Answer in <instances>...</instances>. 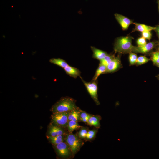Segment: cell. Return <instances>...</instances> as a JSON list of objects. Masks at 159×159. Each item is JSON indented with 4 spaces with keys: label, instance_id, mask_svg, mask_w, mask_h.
I'll return each mask as SVG.
<instances>
[{
    "label": "cell",
    "instance_id": "cell-30",
    "mask_svg": "<svg viewBox=\"0 0 159 159\" xmlns=\"http://www.w3.org/2000/svg\"><path fill=\"white\" fill-rule=\"evenodd\" d=\"M154 30L156 32L157 36L159 39V25L155 27Z\"/></svg>",
    "mask_w": 159,
    "mask_h": 159
},
{
    "label": "cell",
    "instance_id": "cell-7",
    "mask_svg": "<svg viewBox=\"0 0 159 159\" xmlns=\"http://www.w3.org/2000/svg\"><path fill=\"white\" fill-rule=\"evenodd\" d=\"M121 54L118 53L107 66L104 74L112 73L116 72L122 67L121 61Z\"/></svg>",
    "mask_w": 159,
    "mask_h": 159
},
{
    "label": "cell",
    "instance_id": "cell-3",
    "mask_svg": "<svg viewBox=\"0 0 159 159\" xmlns=\"http://www.w3.org/2000/svg\"><path fill=\"white\" fill-rule=\"evenodd\" d=\"M65 141L70 147L74 156L84 144L78 134H73L72 132H69L66 134Z\"/></svg>",
    "mask_w": 159,
    "mask_h": 159
},
{
    "label": "cell",
    "instance_id": "cell-25",
    "mask_svg": "<svg viewBox=\"0 0 159 159\" xmlns=\"http://www.w3.org/2000/svg\"><path fill=\"white\" fill-rule=\"evenodd\" d=\"M88 130V128L87 127H82L81 128L77 134L81 139H85Z\"/></svg>",
    "mask_w": 159,
    "mask_h": 159
},
{
    "label": "cell",
    "instance_id": "cell-23",
    "mask_svg": "<svg viewBox=\"0 0 159 159\" xmlns=\"http://www.w3.org/2000/svg\"><path fill=\"white\" fill-rule=\"evenodd\" d=\"M150 60L145 56H140L138 57L135 65L137 66L146 63Z\"/></svg>",
    "mask_w": 159,
    "mask_h": 159
},
{
    "label": "cell",
    "instance_id": "cell-27",
    "mask_svg": "<svg viewBox=\"0 0 159 159\" xmlns=\"http://www.w3.org/2000/svg\"><path fill=\"white\" fill-rule=\"evenodd\" d=\"M142 37L150 40L152 37V34L150 31H146L142 32Z\"/></svg>",
    "mask_w": 159,
    "mask_h": 159
},
{
    "label": "cell",
    "instance_id": "cell-11",
    "mask_svg": "<svg viewBox=\"0 0 159 159\" xmlns=\"http://www.w3.org/2000/svg\"><path fill=\"white\" fill-rule=\"evenodd\" d=\"M91 49L93 52L92 57L99 61L104 58L108 54L106 52L99 49L93 46H91Z\"/></svg>",
    "mask_w": 159,
    "mask_h": 159
},
{
    "label": "cell",
    "instance_id": "cell-9",
    "mask_svg": "<svg viewBox=\"0 0 159 159\" xmlns=\"http://www.w3.org/2000/svg\"><path fill=\"white\" fill-rule=\"evenodd\" d=\"M114 15L123 30H127L130 25L133 23L132 21L121 14L116 13Z\"/></svg>",
    "mask_w": 159,
    "mask_h": 159
},
{
    "label": "cell",
    "instance_id": "cell-32",
    "mask_svg": "<svg viewBox=\"0 0 159 159\" xmlns=\"http://www.w3.org/2000/svg\"><path fill=\"white\" fill-rule=\"evenodd\" d=\"M156 77L159 80V74L157 75L156 76Z\"/></svg>",
    "mask_w": 159,
    "mask_h": 159
},
{
    "label": "cell",
    "instance_id": "cell-1",
    "mask_svg": "<svg viewBox=\"0 0 159 159\" xmlns=\"http://www.w3.org/2000/svg\"><path fill=\"white\" fill-rule=\"evenodd\" d=\"M76 100L68 97H63L51 107L52 112H69L77 108Z\"/></svg>",
    "mask_w": 159,
    "mask_h": 159
},
{
    "label": "cell",
    "instance_id": "cell-19",
    "mask_svg": "<svg viewBox=\"0 0 159 159\" xmlns=\"http://www.w3.org/2000/svg\"><path fill=\"white\" fill-rule=\"evenodd\" d=\"M78 122L72 120L68 121L67 129L69 132H72L74 130L81 128L82 127L79 125Z\"/></svg>",
    "mask_w": 159,
    "mask_h": 159
},
{
    "label": "cell",
    "instance_id": "cell-18",
    "mask_svg": "<svg viewBox=\"0 0 159 159\" xmlns=\"http://www.w3.org/2000/svg\"><path fill=\"white\" fill-rule=\"evenodd\" d=\"M49 62L64 69L69 65L65 60L59 58H52L49 60Z\"/></svg>",
    "mask_w": 159,
    "mask_h": 159
},
{
    "label": "cell",
    "instance_id": "cell-13",
    "mask_svg": "<svg viewBox=\"0 0 159 159\" xmlns=\"http://www.w3.org/2000/svg\"><path fill=\"white\" fill-rule=\"evenodd\" d=\"M133 24H135V26L132 32L135 31H138L142 32L146 31H150L152 30H154L155 29V27L147 26L144 24L136 23H133Z\"/></svg>",
    "mask_w": 159,
    "mask_h": 159
},
{
    "label": "cell",
    "instance_id": "cell-34",
    "mask_svg": "<svg viewBox=\"0 0 159 159\" xmlns=\"http://www.w3.org/2000/svg\"><path fill=\"white\" fill-rule=\"evenodd\" d=\"M155 66L159 68V64L156 65Z\"/></svg>",
    "mask_w": 159,
    "mask_h": 159
},
{
    "label": "cell",
    "instance_id": "cell-22",
    "mask_svg": "<svg viewBox=\"0 0 159 159\" xmlns=\"http://www.w3.org/2000/svg\"><path fill=\"white\" fill-rule=\"evenodd\" d=\"M98 128L89 130L86 135L85 139L87 140H91L95 137L97 132Z\"/></svg>",
    "mask_w": 159,
    "mask_h": 159
},
{
    "label": "cell",
    "instance_id": "cell-24",
    "mask_svg": "<svg viewBox=\"0 0 159 159\" xmlns=\"http://www.w3.org/2000/svg\"><path fill=\"white\" fill-rule=\"evenodd\" d=\"M137 58V55L135 53L131 52L129 53V65L131 66L135 64Z\"/></svg>",
    "mask_w": 159,
    "mask_h": 159
},
{
    "label": "cell",
    "instance_id": "cell-29",
    "mask_svg": "<svg viewBox=\"0 0 159 159\" xmlns=\"http://www.w3.org/2000/svg\"><path fill=\"white\" fill-rule=\"evenodd\" d=\"M92 115H91L90 116H88V117H86V118H83V119H82L80 120V121H82V122H84L86 123H87V122L88 119H89L90 117Z\"/></svg>",
    "mask_w": 159,
    "mask_h": 159
},
{
    "label": "cell",
    "instance_id": "cell-28",
    "mask_svg": "<svg viewBox=\"0 0 159 159\" xmlns=\"http://www.w3.org/2000/svg\"><path fill=\"white\" fill-rule=\"evenodd\" d=\"M91 115L81 110L79 113L80 121V120L86 118Z\"/></svg>",
    "mask_w": 159,
    "mask_h": 159
},
{
    "label": "cell",
    "instance_id": "cell-15",
    "mask_svg": "<svg viewBox=\"0 0 159 159\" xmlns=\"http://www.w3.org/2000/svg\"><path fill=\"white\" fill-rule=\"evenodd\" d=\"M81 109L78 107L70 112L68 120H73L76 122L80 121L79 113Z\"/></svg>",
    "mask_w": 159,
    "mask_h": 159
},
{
    "label": "cell",
    "instance_id": "cell-2",
    "mask_svg": "<svg viewBox=\"0 0 159 159\" xmlns=\"http://www.w3.org/2000/svg\"><path fill=\"white\" fill-rule=\"evenodd\" d=\"M133 39L130 36L117 38L115 39L114 46L115 53L125 54L132 52L134 47L132 44V40Z\"/></svg>",
    "mask_w": 159,
    "mask_h": 159
},
{
    "label": "cell",
    "instance_id": "cell-12",
    "mask_svg": "<svg viewBox=\"0 0 159 159\" xmlns=\"http://www.w3.org/2000/svg\"><path fill=\"white\" fill-rule=\"evenodd\" d=\"M66 74L69 76L76 78L80 76L81 73L80 71L78 69L68 65L64 68Z\"/></svg>",
    "mask_w": 159,
    "mask_h": 159
},
{
    "label": "cell",
    "instance_id": "cell-26",
    "mask_svg": "<svg viewBox=\"0 0 159 159\" xmlns=\"http://www.w3.org/2000/svg\"><path fill=\"white\" fill-rule=\"evenodd\" d=\"M137 43L138 46L140 47L145 45L147 43L145 39L142 37L138 39L137 41Z\"/></svg>",
    "mask_w": 159,
    "mask_h": 159
},
{
    "label": "cell",
    "instance_id": "cell-33",
    "mask_svg": "<svg viewBox=\"0 0 159 159\" xmlns=\"http://www.w3.org/2000/svg\"><path fill=\"white\" fill-rule=\"evenodd\" d=\"M158 50L159 51V42L158 43Z\"/></svg>",
    "mask_w": 159,
    "mask_h": 159
},
{
    "label": "cell",
    "instance_id": "cell-4",
    "mask_svg": "<svg viewBox=\"0 0 159 159\" xmlns=\"http://www.w3.org/2000/svg\"><path fill=\"white\" fill-rule=\"evenodd\" d=\"M69 112H53L51 116L52 123L63 128H67Z\"/></svg>",
    "mask_w": 159,
    "mask_h": 159
},
{
    "label": "cell",
    "instance_id": "cell-31",
    "mask_svg": "<svg viewBox=\"0 0 159 159\" xmlns=\"http://www.w3.org/2000/svg\"><path fill=\"white\" fill-rule=\"evenodd\" d=\"M157 1L158 4L159 11V0H157Z\"/></svg>",
    "mask_w": 159,
    "mask_h": 159
},
{
    "label": "cell",
    "instance_id": "cell-20",
    "mask_svg": "<svg viewBox=\"0 0 159 159\" xmlns=\"http://www.w3.org/2000/svg\"><path fill=\"white\" fill-rule=\"evenodd\" d=\"M114 54H108L102 59L100 61V64L104 65L107 66L115 57Z\"/></svg>",
    "mask_w": 159,
    "mask_h": 159
},
{
    "label": "cell",
    "instance_id": "cell-17",
    "mask_svg": "<svg viewBox=\"0 0 159 159\" xmlns=\"http://www.w3.org/2000/svg\"><path fill=\"white\" fill-rule=\"evenodd\" d=\"M106 69V66L99 64V66L96 69L95 73L93 76L92 81H96L99 76L101 74H104Z\"/></svg>",
    "mask_w": 159,
    "mask_h": 159
},
{
    "label": "cell",
    "instance_id": "cell-14",
    "mask_svg": "<svg viewBox=\"0 0 159 159\" xmlns=\"http://www.w3.org/2000/svg\"><path fill=\"white\" fill-rule=\"evenodd\" d=\"M101 118V117L99 115H92L88 119L87 124L98 129L100 126V122Z\"/></svg>",
    "mask_w": 159,
    "mask_h": 159
},
{
    "label": "cell",
    "instance_id": "cell-10",
    "mask_svg": "<svg viewBox=\"0 0 159 159\" xmlns=\"http://www.w3.org/2000/svg\"><path fill=\"white\" fill-rule=\"evenodd\" d=\"M63 128L52 124H50L49 127L48 135L55 136L59 135H65L67 133Z\"/></svg>",
    "mask_w": 159,
    "mask_h": 159
},
{
    "label": "cell",
    "instance_id": "cell-6",
    "mask_svg": "<svg viewBox=\"0 0 159 159\" xmlns=\"http://www.w3.org/2000/svg\"><path fill=\"white\" fill-rule=\"evenodd\" d=\"M80 77L86 88L88 92L93 100L96 104L97 105H99L100 103L98 98L97 93L98 87L97 80L95 81H91L90 82H87L83 80L80 76Z\"/></svg>",
    "mask_w": 159,
    "mask_h": 159
},
{
    "label": "cell",
    "instance_id": "cell-21",
    "mask_svg": "<svg viewBox=\"0 0 159 159\" xmlns=\"http://www.w3.org/2000/svg\"><path fill=\"white\" fill-rule=\"evenodd\" d=\"M150 60H151L154 65L159 64V51L152 52L150 54Z\"/></svg>",
    "mask_w": 159,
    "mask_h": 159
},
{
    "label": "cell",
    "instance_id": "cell-8",
    "mask_svg": "<svg viewBox=\"0 0 159 159\" xmlns=\"http://www.w3.org/2000/svg\"><path fill=\"white\" fill-rule=\"evenodd\" d=\"M157 43L154 42H150L145 45L140 47L135 46L132 52L135 53L147 54L150 52L155 47Z\"/></svg>",
    "mask_w": 159,
    "mask_h": 159
},
{
    "label": "cell",
    "instance_id": "cell-5",
    "mask_svg": "<svg viewBox=\"0 0 159 159\" xmlns=\"http://www.w3.org/2000/svg\"><path fill=\"white\" fill-rule=\"evenodd\" d=\"M54 146L57 154L60 157L68 158L74 156L70 147L65 142L63 141Z\"/></svg>",
    "mask_w": 159,
    "mask_h": 159
},
{
    "label": "cell",
    "instance_id": "cell-16",
    "mask_svg": "<svg viewBox=\"0 0 159 159\" xmlns=\"http://www.w3.org/2000/svg\"><path fill=\"white\" fill-rule=\"evenodd\" d=\"M65 135L55 136L48 135L47 136V137L50 142L54 145L57 144L65 140Z\"/></svg>",
    "mask_w": 159,
    "mask_h": 159
}]
</instances>
